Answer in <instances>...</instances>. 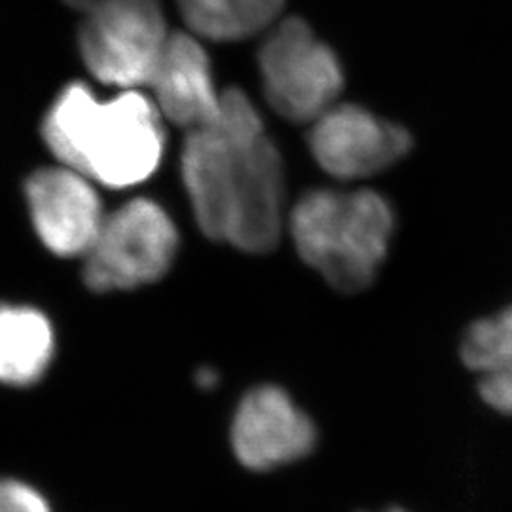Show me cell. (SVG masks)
Returning <instances> with one entry per match:
<instances>
[{
    "label": "cell",
    "instance_id": "8fae6325",
    "mask_svg": "<svg viewBox=\"0 0 512 512\" xmlns=\"http://www.w3.org/2000/svg\"><path fill=\"white\" fill-rule=\"evenodd\" d=\"M463 365L492 410L512 416V306L471 323L459 346Z\"/></svg>",
    "mask_w": 512,
    "mask_h": 512
},
{
    "label": "cell",
    "instance_id": "30bf717a",
    "mask_svg": "<svg viewBox=\"0 0 512 512\" xmlns=\"http://www.w3.org/2000/svg\"><path fill=\"white\" fill-rule=\"evenodd\" d=\"M147 88L167 122L186 133L217 122L222 93L217 92L211 59L198 38L171 33Z\"/></svg>",
    "mask_w": 512,
    "mask_h": 512
},
{
    "label": "cell",
    "instance_id": "4fadbf2b",
    "mask_svg": "<svg viewBox=\"0 0 512 512\" xmlns=\"http://www.w3.org/2000/svg\"><path fill=\"white\" fill-rule=\"evenodd\" d=\"M285 0H179L192 33L215 42L253 37L274 23Z\"/></svg>",
    "mask_w": 512,
    "mask_h": 512
},
{
    "label": "cell",
    "instance_id": "5bb4252c",
    "mask_svg": "<svg viewBox=\"0 0 512 512\" xmlns=\"http://www.w3.org/2000/svg\"><path fill=\"white\" fill-rule=\"evenodd\" d=\"M0 512H52L44 495L25 482L0 478Z\"/></svg>",
    "mask_w": 512,
    "mask_h": 512
},
{
    "label": "cell",
    "instance_id": "7c38bea8",
    "mask_svg": "<svg viewBox=\"0 0 512 512\" xmlns=\"http://www.w3.org/2000/svg\"><path fill=\"white\" fill-rule=\"evenodd\" d=\"M54 329L42 311L0 304V382L37 384L52 365Z\"/></svg>",
    "mask_w": 512,
    "mask_h": 512
},
{
    "label": "cell",
    "instance_id": "6da1fadb",
    "mask_svg": "<svg viewBox=\"0 0 512 512\" xmlns=\"http://www.w3.org/2000/svg\"><path fill=\"white\" fill-rule=\"evenodd\" d=\"M183 183L207 238L262 255L283 232L285 167L241 90L222 92L215 124L186 133Z\"/></svg>",
    "mask_w": 512,
    "mask_h": 512
},
{
    "label": "cell",
    "instance_id": "5b68a950",
    "mask_svg": "<svg viewBox=\"0 0 512 512\" xmlns=\"http://www.w3.org/2000/svg\"><path fill=\"white\" fill-rule=\"evenodd\" d=\"M258 69L268 105L296 124L336 105L346 82L338 55L300 18L275 25L260 46Z\"/></svg>",
    "mask_w": 512,
    "mask_h": 512
},
{
    "label": "cell",
    "instance_id": "7a4b0ae2",
    "mask_svg": "<svg viewBox=\"0 0 512 512\" xmlns=\"http://www.w3.org/2000/svg\"><path fill=\"white\" fill-rule=\"evenodd\" d=\"M42 137L61 165L116 190L145 183L164 158V118L139 90L101 101L73 82L46 112Z\"/></svg>",
    "mask_w": 512,
    "mask_h": 512
},
{
    "label": "cell",
    "instance_id": "8992f818",
    "mask_svg": "<svg viewBox=\"0 0 512 512\" xmlns=\"http://www.w3.org/2000/svg\"><path fill=\"white\" fill-rule=\"evenodd\" d=\"M177 249L179 232L164 207L133 200L103 220L82 277L95 293L139 289L167 274Z\"/></svg>",
    "mask_w": 512,
    "mask_h": 512
},
{
    "label": "cell",
    "instance_id": "277c9868",
    "mask_svg": "<svg viewBox=\"0 0 512 512\" xmlns=\"http://www.w3.org/2000/svg\"><path fill=\"white\" fill-rule=\"evenodd\" d=\"M82 14L78 48L84 65L103 84L147 88L167 42L158 0H65Z\"/></svg>",
    "mask_w": 512,
    "mask_h": 512
},
{
    "label": "cell",
    "instance_id": "9c48e42d",
    "mask_svg": "<svg viewBox=\"0 0 512 512\" xmlns=\"http://www.w3.org/2000/svg\"><path fill=\"white\" fill-rule=\"evenodd\" d=\"M315 442V423L275 385L249 391L232 423L234 454L253 471H268L306 458Z\"/></svg>",
    "mask_w": 512,
    "mask_h": 512
},
{
    "label": "cell",
    "instance_id": "3957f363",
    "mask_svg": "<svg viewBox=\"0 0 512 512\" xmlns=\"http://www.w3.org/2000/svg\"><path fill=\"white\" fill-rule=\"evenodd\" d=\"M291 236L300 258L338 293L368 289L397 228L391 202L374 190H311L294 205Z\"/></svg>",
    "mask_w": 512,
    "mask_h": 512
},
{
    "label": "cell",
    "instance_id": "ba28073f",
    "mask_svg": "<svg viewBox=\"0 0 512 512\" xmlns=\"http://www.w3.org/2000/svg\"><path fill=\"white\" fill-rule=\"evenodd\" d=\"M25 196L38 239L61 258L84 256L97 238L105 213L93 181L67 165L35 171Z\"/></svg>",
    "mask_w": 512,
    "mask_h": 512
},
{
    "label": "cell",
    "instance_id": "9a60e30c",
    "mask_svg": "<svg viewBox=\"0 0 512 512\" xmlns=\"http://www.w3.org/2000/svg\"><path fill=\"white\" fill-rule=\"evenodd\" d=\"M384 512H408L404 511V509H399V507H393V509H387V511Z\"/></svg>",
    "mask_w": 512,
    "mask_h": 512
},
{
    "label": "cell",
    "instance_id": "52a82bcc",
    "mask_svg": "<svg viewBox=\"0 0 512 512\" xmlns=\"http://www.w3.org/2000/svg\"><path fill=\"white\" fill-rule=\"evenodd\" d=\"M308 145L329 175L359 181L399 164L414 147V137L361 105L336 103L311 122Z\"/></svg>",
    "mask_w": 512,
    "mask_h": 512
}]
</instances>
